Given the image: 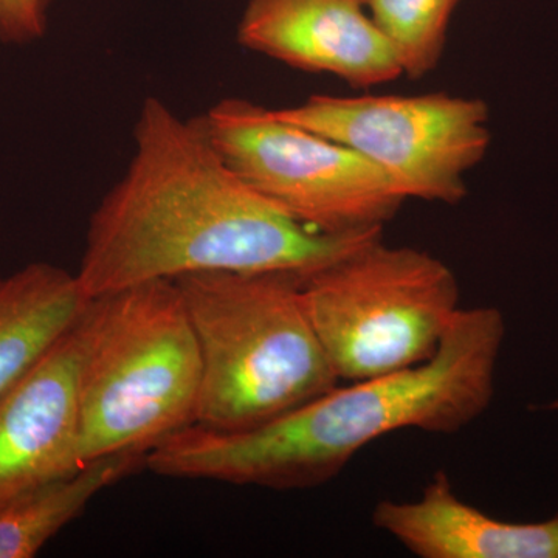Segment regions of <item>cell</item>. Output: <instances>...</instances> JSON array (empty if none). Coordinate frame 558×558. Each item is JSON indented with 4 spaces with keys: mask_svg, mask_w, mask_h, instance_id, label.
I'll return each mask as SVG.
<instances>
[{
    "mask_svg": "<svg viewBox=\"0 0 558 558\" xmlns=\"http://www.w3.org/2000/svg\"><path fill=\"white\" fill-rule=\"evenodd\" d=\"M381 236L322 233L290 218L231 170L202 117L183 120L148 97L130 167L92 213L76 277L89 300L208 271L307 279Z\"/></svg>",
    "mask_w": 558,
    "mask_h": 558,
    "instance_id": "1",
    "label": "cell"
},
{
    "mask_svg": "<svg viewBox=\"0 0 558 558\" xmlns=\"http://www.w3.org/2000/svg\"><path fill=\"white\" fill-rule=\"evenodd\" d=\"M505 337L497 307L461 310L428 362L337 385L245 432L190 425L150 450L145 469L165 478L278 492L325 486L388 433L453 435L483 416L494 399Z\"/></svg>",
    "mask_w": 558,
    "mask_h": 558,
    "instance_id": "2",
    "label": "cell"
},
{
    "mask_svg": "<svg viewBox=\"0 0 558 558\" xmlns=\"http://www.w3.org/2000/svg\"><path fill=\"white\" fill-rule=\"evenodd\" d=\"M174 281L199 344L197 425L245 432L340 385L304 306V279L208 271Z\"/></svg>",
    "mask_w": 558,
    "mask_h": 558,
    "instance_id": "3",
    "label": "cell"
},
{
    "mask_svg": "<svg viewBox=\"0 0 558 558\" xmlns=\"http://www.w3.org/2000/svg\"><path fill=\"white\" fill-rule=\"evenodd\" d=\"M202 362L182 293L171 279L90 301L81 377V464L146 457L196 424Z\"/></svg>",
    "mask_w": 558,
    "mask_h": 558,
    "instance_id": "4",
    "label": "cell"
},
{
    "mask_svg": "<svg viewBox=\"0 0 558 558\" xmlns=\"http://www.w3.org/2000/svg\"><path fill=\"white\" fill-rule=\"evenodd\" d=\"M303 300L340 384L428 362L462 310L442 259L384 236L304 279Z\"/></svg>",
    "mask_w": 558,
    "mask_h": 558,
    "instance_id": "5",
    "label": "cell"
},
{
    "mask_svg": "<svg viewBox=\"0 0 558 558\" xmlns=\"http://www.w3.org/2000/svg\"><path fill=\"white\" fill-rule=\"evenodd\" d=\"M202 120L231 170L312 230H384L409 201L365 157L281 119L275 109L226 98Z\"/></svg>",
    "mask_w": 558,
    "mask_h": 558,
    "instance_id": "6",
    "label": "cell"
},
{
    "mask_svg": "<svg viewBox=\"0 0 558 558\" xmlns=\"http://www.w3.org/2000/svg\"><path fill=\"white\" fill-rule=\"evenodd\" d=\"M281 119L355 150L379 167L407 199L458 205L465 175L486 157L487 102L436 92L424 95H312Z\"/></svg>",
    "mask_w": 558,
    "mask_h": 558,
    "instance_id": "7",
    "label": "cell"
},
{
    "mask_svg": "<svg viewBox=\"0 0 558 558\" xmlns=\"http://www.w3.org/2000/svg\"><path fill=\"white\" fill-rule=\"evenodd\" d=\"M89 328L90 303L46 355L0 396V506L83 468L81 377Z\"/></svg>",
    "mask_w": 558,
    "mask_h": 558,
    "instance_id": "8",
    "label": "cell"
},
{
    "mask_svg": "<svg viewBox=\"0 0 558 558\" xmlns=\"http://www.w3.org/2000/svg\"><path fill=\"white\" fill-rule=\"evenodd\" d=\"M236 40L289 68L336 76L352 89L403 76L365 0H248Z\"/></svg>",
    "mask_w": 558,
    "mask_h": 558,
    "instance_id": "9",
    "label": "cell"
},
{
    "mask_svg": "<svg viewBox=\"0 0 558 558\" xmlns=\"http://www.w3.org/2000/svg\"><path fill=\"white\" fill-rule=\"evenodd\" d=\"M371 521L418 558H558V513L537 523L495 519L459 498L442 470L416 499H381Z\"/></svg>",
    "mask_w": 558,
    "mask_h": 558,
    "instance_id": "10",
    "label": "cell"
},
{
    "mask_svg": "<svg viewBox=\"0 0 558 558\" xmlns=\"http://www.w3.org/2000/svg\"><path fill=\"white\" fill-rule=\"evenodd\" d=\"M76 274L32 263L0 277V396L46 355L89 306Z\"/></svg>",
    "mask_w": 558,
    "mask_h": 558,
    "instance_id": "11",
    "label": "cell"
},
{
    "mask_svg": "<svg viewBox=\"0 0 558 558\" xmlns=\"http://www.w3.org/2000/svg\"><path fill=\"white\" fill-rule=\"evenodd\" d=\"M145 458L112 454L95 459L0 506V558L38 556L105 488L145 468Z\"/></svg>",
    "mask_w": 558,
    "mask_h": 558,
    "instance_id": "12",
    "label": "cell"
},
{
    "mask_svg": "<svg viewBox=\"0 0 558 558\" xmlns=\"http://www.w3.org/2000/svg\"><path fill=\"white\" fill-rule=\"evenodd\" d=\"M462 0H365L402 69L422 80L438 68L446 51L451 17Z\"/></svg>",
    "mask_w": 558,
    "mask_h": 558,
    "instance_id": "13",
    "label": "cell"
},
{
    "mask_svg": "<svg viewBox=\"0 0 558 558\" xmlns=\"http://www.w3.org/2000/svg\"><path fill=\"white\" fill-rule=\"evenodd\" d=\"M51 0H0V44L28 46L49 28Z\"/></svg>",
    "mask_w": 558,
    "mask_h": 558,
    "instance_id": "14",
    "label": "cell"
},
{
    "mask_svg": "<svg viewBox=\"0 0 558 558\" xmlns=\"http://www.w3.org/2000/svg\"><path fill=\"white\" fill-rule=\"evenodd\" d=\"M543 409L549 411H558V399L553 400V402L546 403V405L543 407Z\"/></svg>",
    "mask_w": 558,
    "mask_h": 558,
    "instance_id": "15",
    "label": "cell"
}]
</instances>
